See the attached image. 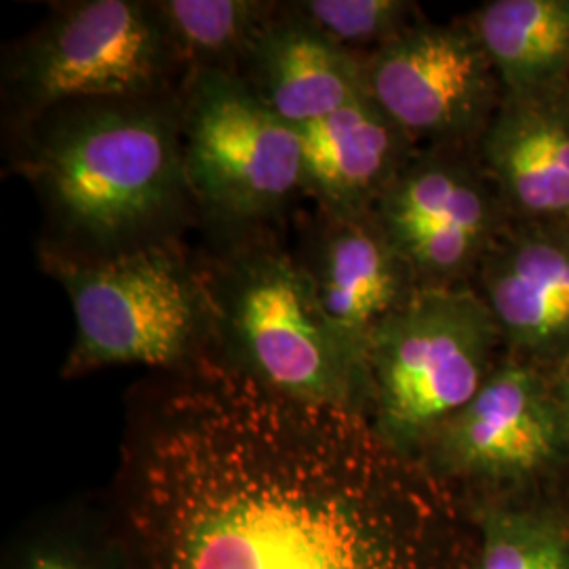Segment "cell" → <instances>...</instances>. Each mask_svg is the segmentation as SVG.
Returning <instances> with one entry per match:
<instances>
[{
  "label": "cell",
  "instance_id": "8",
  "mask_svg": "<svg viewBox=\"0 0 569 569\" xmlns=\"http://www.w3.org/2000/svg\"><path fill=\"white\" fill-rule=\"evenodd\" d=\"M376 218L420 287L468 284L512 213L477 143L413 152Z\"/></svg>",
  "mask_w": 569,
  "mask_h": 569
},
{
  "label": "cell",
  "instance_id": "18",
  "mask_svg": "<svg viewBox=\"0 0 569 569\" xmlns=\"http://www.w3.org/2000/svg\"><path fill=\"white\" fill-rule=\"evenodd\" d=\"M2 569H124V563L103 500H70L13 533Z\"/></svg>",
  "mask_w": 569,
  "mask_h": 569
},
{
  "label": "cell",
  "instance_id": "1",
  "mask_svg": "<svg viewBox=\"0 0 569 569\" xmlns=\"http://www.w3.org/2000/svg\"><path fill=\"white\" fill-rule=\"evenodd\" d=\"M124 569H472L465 493L366 416L207 357L127 399L103 498Z\"/></svg>",
  "mask_w": 569,
  "mask_h": 569
},
{
  "label": "cell",
  "instance_id": "7",
  "mask_svg": "<svg viewBox=\"0 0 569 569\" xmlns=\"http://www.w3.org/2000/svg\"><path fill=\"white\" fill-rule=\"evenodd\" d=\"M186 180L222 237L266 228L302 194V136L239 77L190 72L180 89Z\"/></svg>",
  "mask_w": 569,
  "mask_h": 569
},
{
  "label": "cell",
  "instance_id": "3",
  "mask_svg": "<svg viewBox=\"0 0 569 569\" xmlns=\"http://www.w3.org/2000/svg\"><path fill=\"white\" fill-rule=\"evenodd\" d=\"M266 228L201 260L222 366L296 401L367 418V367L331 327L296 253Z\"/></svg>",
  "mask_w": 569,
  "mask_h": 569
},
{
  "label": "cell",
  "instance_id": "11",
  "mask_svg": "<svg viewBox=\"0 0 569 569\" xmlns=\"http://www.w3.org/2000/svg\"><path fill=\"white\" fill-rule=\"evenodd\" d=\"M475 277L510 359L557 366L569 350V218H512Z\"/></svg>",
  "mask_w": 569,
  "mask_h": 569
},
{
  "label": "cell",
  "instance_id": "17",
  "mask_svg": "<svg viewBox=\"0 0 569 569\" xmlns=\"http://www.w3.org/2000/svg\"><path fill=\"white\" fill-rule=\"evenodd\" d=\"M186 77L199 70L239 74L253 42L281 2L266 0H154Z\"/></svg>",
  "mask_w": 569,
  "mask_h": 569
},
{
  "label": "cell",
  "instance_id": "5",
  "mask_svg": "<svg viewBox=\"0 0 569 569\" xmlns=\"http://www.w3.org/2000/svg\"><path fill=\"white\" fill-rule=\"evenodd\" d=\"M500 329L472 284L418 287L367 345V420L418 458L498 367Z\"/></svg>",
  "mask_w": 569,
  "mask_h": 569
},
{
  "label": "cell",
  "instance_id": "15",
  "mask_svg": "<svg viewBox=\"0 0 569 569\" xmlns=\"http://www.w3.org/2000/svg\"><path fill=\"white\" fill-rule=\"evenodd\" d=\"M239 77L296 129L367 98L366 61L329 41L281 2Z\"/></svg>",
  "mask_w": 569,
  "mask_h": 569
},
{
  "label": "cell",
  "instance_id": "20",
  "mask_svg": "<svg viewBox=\"0 0 569 569\" xmlns=\"http://www.w3.org/2000/svg\"><path fill=\"white\" fill-rule=\"evenodd\" d=\"M472 515L479 533L472 569H569L568 538L549 521L502 509Z\"/></svg>",
  "mask_w": 569,
  "mask_h": 569
},
{
  "label": "cell",
  "instance_id": "10",
  "mask_svg": "<svg viewBox=\"0 0 569 569\" xmlns=\"http://www.w3.org/2000/svg\"><path fill=\"white\" fill-rule=\"evenodd\" d=\"M568 446L550 378L540 367L509 359L468 406L432 432L418 460L462 491L531 477Z\"/></svg>",
  "mask_w": 569,
  "mask_h": 569
},
{
  "label": "cell",
  "instance_id": "2",
  "mask_svg": "<svg viewBox=\"0 0 569 569\" xmlns=\"http://www.w3.org/2000/svg\"><path fill=\"white\" fill-rule=\"evenodd\" d=\"M13 161L41 203V253L112 258L176 241L199 216L180 93L58 106L16 129Z\"/></svg>",
  "mask_w": 569,
  "mask_h": 569
},
{
  "label": "cell",
  "instance_id": "6",
  "mask_svg": "<svg viewBox=\"0 0 569 569\" xmlns=\"http://www.w3.org/2000/svg\"><path fill=\"white\" fill-rule=\"evenodd\" d=\"M183 81L154 0L61 2L2 60L13 131L63 103L167 98Z\"/></svg>",
  "mask_w": 569,
  "mask_h": 569
},
{
  "label": "cell",
  "instance_id": "12",
  "mask_svg": "<svg viewBox=\"0 0 569 569\" xmlns=\"http://www.w3.org/2000/svg\"><path fill=\"white\" fill-rule=\"evenodd\" d=\"M293 253L329 323L366 363L373 331L420 287L376 213L340 218L317 209Z\"/></svg>",
  "mask_w": 569,
  "mask_h": 569
},
{
  "label": "cell",
  "instance_id": "19",
  "mask_svg": "<svg viewBox=\"0 0 569 569\" xmlns=\"http://www.w3.org/2000/svg\"><path fill=\"white\" fill-rule=\"evenodd\" d=\"M289 4L329 41L363 61L425 21L420 7L407 0H305Z\"/></svg>",
  "mask_w": 569,
  "mask_h": 569
},
{
  "label": "cell",
  "instance_id": "4",
  "mask_svg": "<svg viewBox=\"0 0 569 569\" xmlns=\"http://www.w3.org/2000/svg\"><path fill=\"white\" fill-rule=\"evenodd\" d=\"M74 315L63 380L106 367L180 371L211 357L216 312L201 260L180 239L102 260L41 253Z\"/></svg>",
  "mask_w": 569,
  "mask_h": 569
},
{
  "label": "cell",
  "instance_id": "13",
  "mask_svg": "<svg viewBox=\"0 0 569 569\" xmlns=\"http://www.w3.org/2000/svg\"><path fill=\"white\" fill-rule=\"evenodd\" d=\"M302 194L340 218L376 207L420 148L369 96L300 127Z\"/></svg>",
  "mask_w": 569,
  "mask_h": 569
},
{
  "label": "cell",
  "instance_id": "21",
  "mask_svg": "<svg viewBox=\"0 0 569 569\" xmlns=\"http://www.w3.org/2000/svg\"><path fill=\"white\" fill-rule=\"evenodd\" d=\"M550 385H552L555 399H557L559 409H561V416H563V422H566V428H568L569 437V350L561 357V361L555 366V376H552Z\"/></svg>",
  "mask_w": 569,
  "mask_h": 569
},
{
  "label": "cell",
  "instance_id": "16",
  "mask_svg": "<svg viewBox=\"0 0 569 569\" xmlns=\"http://www.w3.org/2000/svg\"><path fill=\"white\" fill-rule=\"evenodd\" d=\"M467 20L505 96L569 82V0H491Z\"/></svg>",
  "mask_w": 569,
  "mask_h": 569
},
{
  "label": "cell",
  "instance_id": "14",
  "mask_svg": "<svg viewBox=\"0 0 569 569\" xmlns=\"http://www.w3.org/2000/svg\"><path fill=\"white\" fill-rule=\"evenodd\" d=\"M477 152L512 218H569V82L505 96Z\"/></svg>",
  "mask_w": 569,
  "mask_h": 569
},
{
  "label": "cell",
  "instance_id": "9",
  "mask_svg": "<svg viewBox=\"0 0 569 569\" xmlns=\"http://www.w3.org/2000/svg\"><path fill=\"white\" fill-rule=\"evenodd\" d=\"M367 93L416 143H475L505 98L467 18L420 21L366 60Z\"/></svg>",
  "mask_w": 569,
  "mask_h": 569
}]
</instances>
